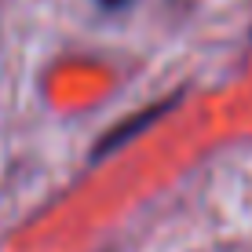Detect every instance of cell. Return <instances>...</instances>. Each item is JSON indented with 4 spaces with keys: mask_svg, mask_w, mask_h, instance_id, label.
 <instances>
[{
    "mask_svg": "<svg viewBox=\"0 0 252 252\" xmlns=\"http://www.w3.org/2000/svg\"><path fill=\"white\" fill-rule=\"evenodd\" d=\"M102 4H106V7H117V4H125V0H102Z\"/></svg>",
    "mask_w": 252,
    "mask_h": 252,
    "instance_id": "obj_2",
    "label": "cell"
},
{
    "mask_svg": "<svg viewBox=\"0 0 252 252\" xmlns=\"http://www.w3.org/2000/svg\"><path fill=\"white\" fill-rule=\"evenodd\" d=\"M172 102H176V99H164V102H154V106H146L143 114L128 117L125 125H117V128H114V132H106V139H102V146H99V150H95V154H106V150H114V146H125L128 139H135L139 132H146V128H150L154 121H158V117L164 114V110L172 106Z\"/></svg>",
    "mask_w": 252,
    "mask_h": 252,
    "instance_id": "obj_1",
    "label": "cell"
}]
</instances>
